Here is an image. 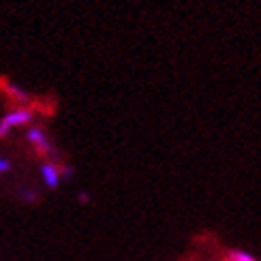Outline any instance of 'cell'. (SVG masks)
I'll return each mask as SVG.
<instances>
[{"mask_svg": "<svg viewBox=\"0 0 261 261\" xmlns=\"http://www.w3.org/2000/svg\"><path fill=\"white\" fill-rule=\"evenodd\" d=\"M30 120H32V112L28 110V107H17V110L9 112L3 120H0V137H7L13 128L24 126Z\"/></svg>", "mask_w": 261, "mask_h": 261, "instance_id": "6da1fadb", "label": "cell"}, {"mask_svg": "<svg viewBox=\"0 0 261 261\" xmlns=\"http://www.w3.org/2000/svg\"><path fill=\"white\" fill-rule=\"evenodd\" d=\"M28 139H30V144L41 152V154H47V152H51L49 139L45 137V133H43L41 128H35V126H32V128L28 130Z\"/></svg>", "mask_w": 261, "mask_h": 261, "instance_id": "7a4b0ae2", "label": "cell"}, {"mask_svg": "<svg viewBox=\"0 0 261 261\" xmlns=\"http://www.w3.org/2000/svg\"><path fill=\"white\" fill-rule=\"evenodd\" d=\"M41 176H43V182H45L49 189H56L58 184H60L62 171L56 165H54V163H45V165L41 167Z\"/></svg>", "mask_w": 261, "mask_h": 261, "instance_id": "3957f363", "label": "cell"}, {"mask_svg": "<svg viewBox=\"0 0 261 261\" xmlns=\"http://www.w3.org/2000/svg\"><path fill=\"white\" fill-rule=\"evenodd\" d=\"M5 88H7V92L11 94V99H15L17 103H26V101H28V94H26L24 90H19L17 86H13V84H7Z\"/></svg>", "mask_w": 261, "mask_h": 261, "instance_id": "277c9868", "label": "cell"}, {"mask_svg": "<svg viewBox=\"0 0 261 261\" xmlns=\"http://www.w3.org/2000/svg\"><path fill=\"white\" fill-rule=\"evenodd\" d=\"M227 261H257V259H255L253 255L244 253V251H233V253H229Z\"/></svg>", "mask_w": 261, "mask_h": 261, "instance_id": "5b68a950", "label": "cell"}, {"mask_svg": "<svg viewBox=\"0 0 261 261\" xmlns=\"http://www.w3.org/2000/svg\"><path fill=\"white\" fill-rule=\"evenodd\" d=\"M9 169V161L7 159H0V171H7Z\"/></svg>", "mask_w": 261, "mask_h": 261, "instance_id": "8992f818", "label": "cell"}]
</instances>
